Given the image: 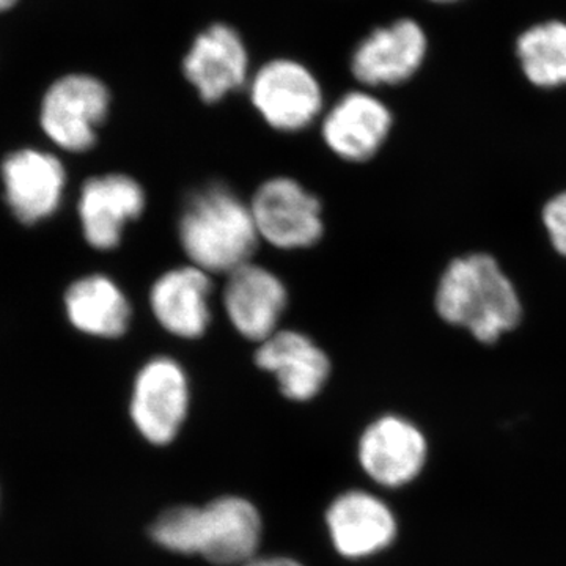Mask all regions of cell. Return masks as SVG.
<instances>
[{
    "label": "cell",
    "mask_w": 566,
    "mask_h": 566,
    "mask_svg": "<svg viewBox=\"0 0 566 566\" xmlns=\"http://www.w3.org/2000/svg\"><path fill=\"white\" fill-rule=\"evenodd\" d=\"M434 307L439 318L485 345L515 331L524 314L515 283L485 252L457 256L447 264L436 286Z\"/></svg>",
    "instance_id": "obj_1"
},
{
    "label": "cell",
    "mask_w": 566,
    "mask_h": 566,
    "mask_svg": "<svg viewBox=\"0 0 566 566\" xmlns=\"http://www.w3.org/2000/svg\"><path fill=\"white\" fill-rule=\"evenodd\" d=\"M156 545L182 556H200L210 564L238 566L256 557L263 523L252 502L223 495L203 506L166 510L151 524Z\"/></svg>",
    "instance_id": "obj_2"
},
{
    "label": "cell",
    "mask_w": 566,
    "mask_h": 566,
    "mask_svg": "<svg viewBox=\"0 0 566 566\" xmlns=\"http://www.w3.org/2000/svg\"><path fill=\"white\" fill-rule=\"evenodd\" d=\"M178 238L189 262L208 274H230L251 262L260 241L251 205L219 182L186 200Z\"/></svg>",
    "instance_id": "obj_3"
},
{
    "label": "cell",
    "mask_w": 566,
    "mask_h": 566,
    "mask_svg": "<svg viewBox=\"0 0 566 566\" xmlns=\"http://www.w3.org/2000/svg\"><path fill=\"white\" fill-rule=\"evenodd\" d=\"M251 102L264 123L275 132L300 133L322 115V84L304 63L274 59L255 71Z\"/></svg>",
    "instance_id": "obj_4"
},
{
    "label": "cell",
    "mask_w": 566,
    "mask_h": 566,
    "mask_svg": "<svg viewBox=\"0 0 566 566\" xmlns=\"http://www.w3.org/2000/svg\"><path fill=\"white\" fill-rule=\"evenodd\" d=\"M260 240L282 251L312 248L324 232L322 203L289 177L264 181L251 202Z\"/></svg>",
    "instance_id": "obj_5"
},
{
    "label": "cell",
    "mask_w": 566,
    "mask_h": 566,
    "mask_svg": "<svg viewBox=\"0 0 566 566\" xmlns=\"http://www.w3.org/2000/svg\"><path fill=\"white\" fill-rule=\"evenodd\" d=\"M191 405L185 368L172 357L159 356L142 367L133 387L132 419L155 446H167L180 433Z\"/></svg>",
    "instance_id": "obj_6"
},
{
    "label": "cell",
    "mask_w": 566,
    "mask_h": 566,
    "mask_svg": "<svg viewBox=\"0 0 566 566\" xmlns=\"http://www.w3.org/2000/svg\"><path fill=\"white\" fill-rule=\"evenodd\" d=\"M106 85L96 77L71 74L55 82L44 96L41 123L55 144L71 151L88 150L96 140V126L109 111Z\"/></svg>",
    "instance_id": "obj_7"
},
{
    "label": "cell",
    "mask_w": 566,
    "mask_h": 566,
    "mask_svg": "<svg viewBox=\"0 0 566 566\" xmlns=\"http://www.w3.org/2000/svg\"><path fill=\"white\" fill-rule=\"evenodd\" d=\"M422 25L401 18L368 33L352 55V73L364 87L400 85L416 76L427 59Z\"/></svg>",
    "instance_id": "obj_8"
},
{
    "label": "cell",
    "mask_w": 566,
    "mask_h": 566,
    "mask_svg": "<svg viewBox=\"0 0 566 566\" xmlns=\"http://www.w3.org/2000/svg\"><path fill=\"white\" fill-rule=\"evenodd\" d=\"M249 51L237 29L216 22L192 41L182 59V74L205 103H219L244 87Z\"/></svg>",
    "instance_id": "obj_9"
},
{
    "label": "cell",
    "mask_w": 566,
    "mask_h": 566,
    "mask_svg": "<svg viewBox=\"0 0 566 566\" xmlns=\"http://www.w3.org/2000/svg\"><path fill=\"white\" fill-rule=\"evenodd\" d=\"M222 292L227 318L245 340L262 344L279 331L289 292L285 283L268 268L252 262L227 274Z\"/></svg>",
    "instance_id": "obj_10"
},
{
    "label": "cell",
    "mask_w": 566,
    "mask_h": 566,
    "mask_svg": "<svg viewBox=\"0 0 566 566\" xmlns=\"http://www.w3.org/2000/svg\"><path fill=\"white\" fill-rule=\"evenodd\" d=\"M394 115L370 92L346 93L324 114L326 147L346 163H367L378 155L392 132Z\"/></svg>",
    "instance_id": "obj_11"
},
{
    "label": "cell",
    "mask_w": 566,
    "mask_h": 566,
    "mask_svg": "<svg viewBox=\"0 0 566 566\" xmlns=\"http://www.w3.org/2000/svg\"><path fill=\"white\" fill-rule=\"evenodd\" d=\"M360 465L371 480L387 488L408 485L422 471L428 446L415 423L382 416L365 428L359 439Z\"/></svg>",
    "instance_id": "obj_12"
},
{
    "label": "cell",
    "mask_w": 566,
    "mask_h": 566,
    "mask_svg": "<svg viewBox=\"0 0 566 566\" xmlns=\"http://www.w3.org/2000/svg\"><path fill=\"white\" fill-rule=\"evenodd\" d=\"M256 367L274 375L289 400H314L331 375L327 354L300 331H281L268 337L255 353Z\"/></svg>",
    "instance_id": "obj_13"
},
{
    "label": "cell",
    "mask_w": 566,
    "mask_h": 566,
    "mask_svg": "<svg viewBox=\"0 0 566 566\" xmlns=\"http://www.w3.org/2000/svg\"><path fill=\"white\" fill-rule=\"evenodd\" d=\"M326 523L337 553L353 560L381 553L397 535V521L389 506L359 490L338 495L327 509Z\"/></svg>",
    "instance_id": "obj_14"
},
{
    "label": "cell",
    "mask_w": 566,
    "mask_h": 566,
    "mask_svg": "<svg viewBox=\"0 0 566 566\" xmlns=\"http://www.w3.org/2000/svg\"><path fill=\"white\" fill-rule=\"evenodd\" d=\"M211 274L200 268H174L153 283V315L164 331L193 340L207 333L211 323Z\"/></svg>",
    "instance_id": "obj_15"
},
{
    "label": "cell",
    "mask_w": 566,
    "mask_h": 566,
    "mask_svg": "<svg viewBox=\"0 0 566 566\" xmlns=\"http://www.w3.org/2000/svg\"><path fill=\"white\" fill-rule=\"evenodd\" d=\"M145 192L126 175H107L85 182L81 197V219L85 238L93 248H117L126 223L144 212Z\"/></svg>",
    "instance_id": "obj_16"
},
{
    "label": "cell",
    "mask_w": 566,
    "mask_h": 566,
    "mask_svg": "<svg viewBox=\"0 0 566 566\" xmlns=\"http://www.w3.org/2000/svg\"><path fill=\"white\" fill-rule=\"evenodd\" d=\"M3 180L18 218L33 222L57 208L65 172L54 156L24 150L11 155L3 164Z\"/></svg>",
    "instance_id": "obj_17"
},
{
    "label": "cell",
    "mask_w": 566,
    "mask_h": 566,
    "mask_svg": "<svg viewBox=\"0 0 566 566\" xmlns=\"http://www.w3.org/2000/svg\"><path fill=\"white\" fill-rule=\"evenodd\" d=\"M66 308L74 326L99 337H120L132 318L125 294L104 275L74 283L66 294Z\"/></svg>",
    "instance_id": "obj_18"
},
{
    "label": "cell",
    "mask_w": 566,
    "mask_h": 566,
    "mask_svg": "<svg viewBox=\"0 0 566 566\" xmlns=\"http://www.w3.org/2000/svg\"><path fill=\"white\" fill-rule=\"evenodd\" d=\"M516 54L524 76L539 88L566 85V24L547 21L517 39Z\"/></svg>",
    "instance_id": "obj_19"
},
{
    "label": "cell",
    "mask_w": 566,
    "mask_h": 566,
    "mask_svg": "<svg viewBox=\"0 0 566 566\" xmlns=\"http://www.w3.org/2000/svg\"><path fill=\"white\" fill-rule=\"evenodd\" d=\"M542 219L551 244L566 259V191L547 200L543 207Z\"/></svg>",
    "instance_id": "obj_20"
},
{
    "label": "cell",
    "mask_w": 566,
    "mask_h": 566,
    "mask_svg": "<svg viewBox=\"0 0 566 566\" xmlns=\"http://www.w3.org/2000/svg\"><path fill=\"white\" fill-rule=\"evenodd\" d=\"M238 566H304L290 557H253Z\"/></svg>",
    "instance_id": "obj_21"
},
{
    "label": "cell",
    "mask_w": 566,
    "mask_h": 566,
    "mask_svg": "<svg viewBox=\"0 0 566 566\" xmlns=\"http://www.w3.org/2000/svg\"><path fill=\"white\" fill-rule=\"evenodd\" d=\"M17 3V0H0V11H6L11 9V7Z\"/></svg>",
    "instance_id": "obj_22"
},
{
    "label": "cell",
    "mask_w": 566,
    "mask_h": 566,
    "mask_svg": "<svg viewBox=\"0 0 566 566\" xmlns=\"http://www.w3.org/2000/svg\"><path fill=\"white\" fill-rule=\"evenodd\" d=\"M430 2H436V3H452V2H457V0H430Z\"/></svg>",
    "instance_id": "obj_23"
}]
</instances>
